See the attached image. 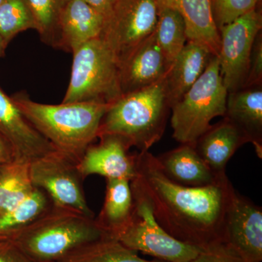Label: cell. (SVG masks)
<instances>
[{
	"label": "cell",
	"instance_id": "cell-30",
	"mask_svg": "<svg viewBox=\"0 0 262 262\" xmlns=\"http://www.w3.org/2000/svg\"><path fill=\"white\" fill-rule=\"evenodd\" d=\"M261 31L255 39L250 58L249 69L245 88L260 86L262 84V35Z\"/></svg>",
	"mask_w": 262,
	"mask_h": 262
},
{
	"label": "cell",
	"instance_id": "cell-35",
	"mask_svg": "<svg viewBox=\"0 0 262 262\" xmlns=\"http://www.w3.org/2000/svg\"><path fill=\"white\" fill-rule=\"evenodd\" d=\"M254 1L256 2L259 6H261V0H254Z\"/></svg>",
	"mask_w": 262,
	"mask_h": 262
},
{
	"label": "cell",
	"instance_id": "cell-2",
	"mask_svg": "<svg viewBox=\"0 0 262 262\" xmlns=\"http://www.w3.org/2000/svg\"><path fill=\"white\" fill-rule=\"evenodd\" d=\"M11 98L24 117L57 151L77 163L97 139L110 104L96 101L45 104L32 101L25 93Z\"/></svg>",
	"mask_w": 262,
	"mask_h": 262
},
{
	"label": "cell",
	"instance_id": "cell-8",
	"mask_svg": "<svg viewBox=\"0 0 262 262\" xmlns=\"http://www.w3.org/2000/svg\"><path fill=\"white\" fill-rule=\"evenodd\" d=\"M29 172L33 186L44 191L53 206L95 218L86 201L84 179L75 160L53 151L30 164Z\"/></svg>",
	"mask_w": 262,
	"mask_h": 262
},
{
	"label": "cell",
	"instance_id": "cell-22",
	"mask_svg": "<svg viewBox=\"0 0 262 262\" xmlns=\"http://www.w3.org/2000/svg\"><path fill=\"white\" fill-rule=\"evenodd\" d=\"M53 206L42 189L34 187L23 201L0 214V237L12 238L37 220Z\"/></svg>",
	"mask_w": 262,
	"mask_h": 262
},
{
	"label": "cell",
	"instance_id": "cell-19",
	"mask_svg": "<svg viewBox=\"0 0 262 262\" xmlns=\"http://www.w3.org/2000/svg\"><path fill=\"white\" fill-rule=\"evenodd\" d=\"M213 56L204 46L187 41L172 62L165 77L170 108L201 77Z\"/></svg>",
	"mask_w": 262,
	"mask_h": 262
},
{
	"label": "cell",
	"instance_id": "cell-14",
	"mask_svg": "<svg viewBox=\"0 0 262 262\" xmlns=\"http://www.w3.org/2000/svg\"><path fill=\"white\" fill-rule=\"evenodd\" d=\"M170 64L153 33L119 65L122 95L163 80Z\"/></svg>",
	"mask_w": 262,
	"mask_h": 262
},
{
	"label": "cell",
	"instance_id": "cell-5",
	"mask_svg": "<svg viewBox=\"0 0 262 262\" xmlns=\"http://www.w3.org/2000/svg\"><path fill=\"white\" fill-rule=\"evenodd\" d=\"M227 95L218 57L213 56L201 77L170 108L173 139L180 144H194L213 119L225 116Z\"/></svg>",
	"mask_w": 262,
	"mask_h": 262
},
{
	"label": "cell",
	"instance_id": "cell-7",
	"mask_svg": "<svg viewBox=\"0 0 262 262\" xmlns=\"http://www.w3.org/2000/svg\"><path fill=\"white\" fill-rule=\"evenodd\" d=\"M134 196L132 218L114 237L136 252L145 253L165 262H191L202 248L182 242L160 226L153 213L149 198L139 182H130Z\"/></svg>",
	"mask_w": 262,
	"mask_h": 262
},
{
	"label": "cell",
	"instance_id": "cell-3",
	"mask_svg": "<svg viewBox=\"0 0 262 262\" xmlns=\"http://www.w3.org/2000/svg\"><path fill=\"white\" fill-rule=\"evenodd\" d=\"M110 235L96 218L53 205L10 239L34 261L61 262Z\"/></svg>",
	"mask_w": 262,
	"mask_h": 262
},
{
	"label": "cell",
	"instance_id": "cell-4",
	"mask_svg": "<svg viewBox=\"0 0 262 262\" xmlns=\"http://www.w3.org/2000/svg\"><path fill=\"white\" fill-rule=\"evenodd\" d=\"M170 112L164 78L144 89L122 94L110 103L98 138L117 136L140 151H149L163 137Z\"/></svg>",
	"mask_w": 262,
	"mask_h": 262
},
{
	"label": "cell",
	"instance_id": "cell-17",
	"mask_svg": "<svg viewBox=\"0 0 262 262\" xmlns=\"http://www.w3.org/2000/svg\"><path fill=\"white\" fill-rule=\"evenodd\" d=\"M156 158L162 171L170 180L185 187H204L226 175L213 173L198 155L194 144H181Z\"/></svg>",
	"mask_w": 262,
	"mask_h": 262
},
{
	"label": "cell",
	"instance_id": "cell-10",
	"mask_svg": "<svg viewBox=\"0 0 262 262\" xmlns=\"http://www.w3.org/2000/svg\"><path fill=\"white\" fill-rule=\"evenodd\" d=\"M262 28L259 7L219 29L218 57L222 81L228 93L244 89L255 39Z\"/></svg>",
	"mask_w": 262,
	"mask_h": 262
},
{
	"label": "cell",
	"instance_id": "cell-29",
	"mask_svg": "<svg viewBox=\"0 0 262 262\" xmlns=\"http://www.w3.org/2000/svg\"><path fill=\"white\" fill-rule=\"evenodd\" d=\"M191 262H245L241 256L225 243L220 241L203 248Z\"/></svg>",
	"mask_w": 262,
	"mask_h": 262
},
{
	"label": "cell",
	"instance_id": "cell-9",
	"mask_svg": "<svg viewBox=\"0 0 262 262\" xmlns=\"http://www.w3.org/2000/svg\"><path fill=\"white\" fill-rule=\"evenodd\" d=\"M158 17V0H117L105 18L101 37L119 65L154 33Z\"/></svg>",
	"mask_w": 262,
	"mask_h": 262
},
{
	"label": "cell",
	"instance_id": "cell-34",
	"mask_svg": "<svg viewBox=\"0 0 262 262\" xmlns=\"http://www.w3.org/2000/svg\"><path fill=\"white\" fill-rule=\"evenodd\" d=\"M8 43L0 36V58L4 56L5 49L8 46Z\"/></svg>",
	"mask_w": 262,
	"mask_h": 262
},
{
	"label": "cell",
	"instance_id": "cell-24",
	"mask_svg": "<svg viewBox=\"0 0 262 262\" xmlns=\"http://www.w3.org/2000/svg\"><path fill=\"white\" fill-rule=\"evenodd\" d=\"M165 58L171 63L187 42L184 19L178 12L158 5V17L154 32Z\"/></svg>",
	"mask_w": 262,
	"mask_h": 262
},
{
	"label": "cell",
	"instance_id": "cell-13",
	"mask_svg": "<svg viewBox=\"0 0 262 262\" xmlns=\"http://www.w3.org/2000/svg\"><path fill=\"white\" fill-rule=\"evenodd\" d=\"M98 139L99 143L90 145L79 160L78 168L83 179L91 175L130 182L136 179V154H130L128 143L114 135L101 136Z\"/></svg>",
	"mask_w": 262,
	"mask_h": 262
},
{
	"label": "cell",
	"instance_id": "cell-32",
	"mask_svg": "<svg viewBox=\"0 0 262 262\" xmlns=\"http://www.w3.org/2000/svg\"><path fill=\"white\" fill-rule=\"evenodd\" d=\"M88 4L91 5L96 11L101 13L106 18L111 13L117 0H84Z\"/></svg>",
	"mask_w": 262,
	"mask_h": 262
},
{
	"label": "cell",
	"instance_id": "cell-6",
	"mask_svg": "<svg viewBox=\"0 0 262 262\" xmlns=\"http://www.w3.org/2000/svg\"><path fill=\"white\" fill-rule=\"evenodd\" d=\"M72 53L70 83L62 103H112L121 96L119 63L102 38L84 43Z\"/></svg>",
	"mask_w": 262,
	"mask_h": 262
},
{
	"label": "cell",
	"instance_id": "cell-25",
	"mask_svg": "<svg viewBox=\"0 0 262 262\" xmlns=\"http://www.w3.org/2000/svg\"><path fill=\"white\" fill-rule=\"evenodd\" d=\"M137 253L110 235L86 246L61 262H165L143 259Z\"/></svg>",
	"mask_w": 262,
	"mask_h": 262
},
{
	"label": "cell",
	"instance_id": "cell-28",
	"mask_svg": "<svg viewBox=\"0 0 262 262\" xmlns=\"http://www.w3.org/2000/svg\"><path fill=\"white\" fill-rule=\"evenodd\" d=\"M210 3L218 30L259 7L254 0H210Z\"/></svg>",
	"mask_w": 262,
	"mask_h": 262
},
{
	"label": "cell",
	"instance_id": "cell-31",
	"mask_svg": "<svg viewBox=\"0 0 262 262\" xmlns=\"http://www.w3.org/2000/svg\"><path fill=\"white\" fill-rule=\"evenodd\" d=\"M0 262H36L13 239L0 237Z\"/></svg>",
	"mask_w": 262,
	"mask_h": 262
},
{
	"label": "cell",
	"instance_id": "cell-21",
	"mask_svg": "<svg viewBox=\"0 0 262 262\" xmlns=\"http://www.w3.org/2000/svg\"><path fill=\"white\" fill-rule=\"evenodd\" d=\"M134 207L130 181L106 179L104 203L96 220L104 230L114 237L130 222Z\"/></svg>",
	"mask_w": 262,
	"mask_h": 262
},
{
	"label": "cell",
	"instance_id": "cell-1",
	"mask_svg": "<svg viewBox=\"0 0 262 262\" xmlns=\"http://www.w3.org/2000/svg\"><path fill=\"white\" fill-rule=\"evenodd\" d=\"M136 179L149 198L160 226L173 237L196 247L222 241L224 220L234 188L222 176L204 187L170 180L149 151L136 154Z\"/></svg>",
	"mask_w": 262,
	"mask_h": 262
},
{
	"label": "cell",
	"instance_id": "cell-36",
	"mask_svg": "<svg viewBox=\"0 0 262 262\" xmlns=\"http://www.w3.org/2000/svg\"><path fill=\"white\" fill-rule=\"evenodd\" d=\"M2 2H3V0H0V3H1Z\"/></svg>",
	"mask_w": 262,
	"mask_h": 262
},
{
	"label": "cell",
	"instance_id": "cell-33",
	"mask_svg": "<svg viewBox=\"0 0 262 262\" xmlns=\"http://www.w3.org/2000/svg\"><path fill=\"white\" fill-rule=\"evenodd\" d=\"M13 150L9 143L0 134V165L14 161Z\"/></svg>",
	"mask_w": 262,
	"mask_h": 262
},
{
	"label": "cell",
	"instance_id": "cell-20",
	"mask_svg": "<svg viewBox=\"0 0 262 262\" xmlns=\"http://www.w3.org/2000/svg\"><path fill=\"white\" fill-rule=\"evenodd\" d=\"M158 3L182 15L187 41L199 43L213 56H218L220 35L212 15L210 0H158Z\"/></svg>",
	"mask_w": 262,
	"mask_h": 262
},
{
	"label": "cell",
	"instance_id": "cell-11",
	"mask_svg": "<svg viewBox=\"0 0 262 262\" xmlns=\"http://www.w3.org/2000/svg\"><path fill=\"white\" fill-rule=\"evenodd\" d=\"M222 242L245 262L262 260V208L234 190L224 220Z\"/></svg>",
	"mask_w": 262,
	"mask_h": 262
},
{
	"label": "cell",
	"instance_id": "cell-12",
	"mask_svg": "<svg viewBox=\"0 0 262 262\" xmlns=\"http://www.w3.org/2000/svg\"><path fill=\"white\" fill-rule=\"evenodd\" d=\"M0 134L14 152L15 160L30 165L57 150L35 128L0 87Z\"/></svg>",
	"mask_w": 262,
	"mask_h": 262
},
{
	"label": "cell",
	"instance_id": "cell-18",
	"mask_svg": "<svg viewBox=\"0 0 262 262\" xmlns=\"http://www.w3.org/2000/svg\"><path fill=\"white\" fill-rule=\"evenodd\" d=\"M248 143L247 139L234 125L224 117L212 125L194 143L203 161L218 176L226 174V167L237 150Z\"/></svg>",
	"mask_w": 262,
	"mask_h": 262
},
{
	"label": "cell",
	"instance_id": "cell-15",
	"mask_svg": "<svg viewBox=\"0 0 262 262\" xmlns=\"http://www.w3.org/2000/svg\"><path fill=\"white\" fill-rule=\"evenodd\" d=\"M104 20L84 0H70L60 16L58 49L73 53L84 43L101 37Z\"/></svg>",
	"mask_w": 262,
	"mask_h": 262
},
{
	"label": "cell",
	"instance_id": "cell-16",
	"mask_svg": "<svg viewBox=\"0 0 262 262\" xmlns=\"http://www.w3.org/2000/svg\"><path fill=\"white\" fill-rule=\"evenodd\" d=\"M262 85L228 93L225 118L237 127L262 158Z\"/></svg>",
	"mask_w": 262,
	"mask_h": 262
},
{
	"label": "cell",
	"instance_id": "cell-27",
	"mask_svg": "<svg viewBox=\"0 0 262 262\" xmlns=\"http://www.w3.org/2000/svg\"><path fill=\"white\" fill-rule=\"evenodd\" d=\"M35 29L36 22L27 0H3L0 3V36L9 43L18 34Z\"/></svg>",
	"mask_w": 262,
	"mask_h": 262
},
{
	"label": "cell",
	"instance_id": "cell-23",
	"mask_svg": "<svg viewBox=\"0 0 262 262\" xmlns=\"http://www.w3.org/2000/svg\"><path fill=\"white\" fill-rule=\"evenodd\" d=\"M34 188L28 164L14 160L0 165V214L23 201Z\"/></svg>",
	"mask_w": 262,
	"mask_h": 262
},
{
	"label": "cell",
	"instance_id": "cell-26",
	"mask_svg": "<svg viewBox=\"0 0 262 262\" xmlns=\"http://www.w3.org/2000/svg\"><path fill=\"white\" fill-rule=\"evenodd\" d=\"M36 22L41 40L58 48L60 16L70 0H27Z\"/></svg>",
	"mask_w": 262,
	"mask_h": 262
}]
</instances>
